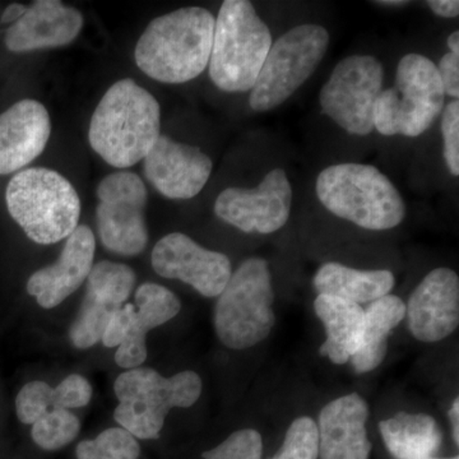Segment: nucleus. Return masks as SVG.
Returning <instances> with one entry per match:
<instances>
[{
	"instance_id": "nucleus-1",
	"label": "nucleus",
	"mask_w": 459,
	"mask_h": 459,
	"mask_svg": "<svg viewBox=\"0 0 459 459\" xmlns=\"http://www.w3.org/2000/svg\"><path fill=\"white\" fill-rule=\"evenodd\" d=\"M161 108L155 96L131 78L117 81L102 96L90 123L91 147L108 165L132 168L155 146Z\"/></svg>"
},
{
	"instance_id": "nucleus-2",
	"label": "nucleus",
	"mask_w": 459,
	"mask_h": 459,
	"mask_svg": "<svg viewBox=\"0 0 459 459\" xmlns=\"http://www.w3.org/2000/svg\"><path fill=\"white\" fill-rule=\"evenodd\" d=\"M216 18L186 7L155 18L135 45L138 68L161 83L180 84L204 74L210 63Z\"/></svg>"
},
{
	"instance_id": "nucleus-3",
	"label": "nucleus",
	"mask_w": 459,
	"mask_h": 459,
	"mask_svg": "<svg viewBox=\"0 0 459 459\" xmlns=\"http://www.w3.org/2000/svg\"><path fill=\"white\" fill-rule=\"evenodd\" d=\"M316 190L329 212L362 229L397 228L406 217L401 193L376 166H329L320 172Z\"/></svg>"
},
{
	"instance_id": "nucleus-4",
	"label": "nucleus",
	"mask_w": 459,
	"mask_h": 459,
	"mask_svg": "<svg viewBox=\"0 0 459 459\" xmlns=\"http://www.w3.org/2000/svg\"><path fill=\"white\" fill-rule=\"evenodd\" d=\"M272 47L264 21L247 0H226L214 22L210 77L225 92H247L255 87Z\"/></svg>"
},
{
	"instance_id": "nucleus-5",
	"label": "nucleus",
	"mask_w": 459,
	"mask_h": 459,
	"mask_svg": "<svg viewBox=\"0 0 459 459\" xmlns=\"http://www.w3.org/2000/svg\"><path fill=\"white\" fill-rule=\"evenodd\" d=\"M5 201L12 219L41 246L68 238L81 217V199L71 181L45 168L26 169L9 181Z\"/></svg>"
},
{
	"instance_id": "nucleus-6",
	"label": "nucleus",
	"mask_w": 459,
	"mask_h": 459,
	"mask_svg": "<svg viewBox=\"0 0 459 459\" xmlns=\"http://www.w3.org/2000/svg\"><path fill=\"white\" fill-rule=\"evenodd\" d=\"M114 419L135 439H156L172 409H188L201 397L202 379L192 370L170 377L150 368H134L117 377Z\"/></svg>"
},
{
	"instance_id": "nucleus-7",
	"label": "nucleus",
	"mask_w": 459,
	"mask_h": 459,
	"mask_svg": "<svg viewBox=\"0 0 459 459\" xmlns=\"http://www.w3.org/2000/svg\"><path fill=\"white\" fill-rule=\"evenodd\" d=\"M444 96L437 65L427 56L407 54L398 63L394 86L377 96L374 129L388 137H419L442 114Z\"/></svg>"
},
{
	"instance_id": "nucleus-8",
	"label": "nucleus",
	"mask_w": 459,
	"mask_h": 459,
	"mask_svg": "<svg viewBox=\"0 0 459 459\" xmlns=\"http://www.w3.org/2000/svg\"><path fill=\"white\" fill-rule=\"evenodd\" d=\"M268 262L247 259L230 277L214 307V329L225 346L246 350L270 336L276 323Z\"/></svg>"
},
{
	"instance_id": "nucleus-9",
	"label": "nucleus",
	"mask_w": 459,
	"mask_h": 459,
	"mask_svg": "<svg viewBox=\"0 0 459 459\" xmlns=\"http://www.w3.org/2000/svg\"><path fill=\"white\" fill-rule=\"evenodd\" d=\"M329 32L320 25L296 26L272 44L255 87L250 108L258 113L273 110L300 89L327 53Z\"/></svg>"
},
{
	"instance_id": "nucleus-10",
	"label": "nucleus",
	"mask_w": 459,
	"mask_h": 459,
	"mask_svg": "<svg viewBox=\"0 0 459 459\" xmlns=\"http://www.w3.org/2000/svg\"><path fill=\"white\" fill-rule=\"evenodd\" d=\"M385 84V66L373 56L341 60L319 92L323 114L353 135L374 131V107Z\"/></svg>"
},
{
	"instance_id": "nucleus-11",
	"label": "nucleus",
	"mask_w": 459,
	"mask_h": 459,
	"mask_svg": "<svg viewBox=\"0 0 459 459\" xmlns=\"http://www.w3.org/2000/svg\"><path fill=\"white\" fill-rule=\"evenodd\" d=\"M96 221L102 246L117 255L133 256L143 252L148 231L144 208L147 189L131 171H117L99 184Z\"/></svg>"
},
{
	"instance_id": "nucleus-12",
	"label": "nucleus",
	"mask_w": 459,
	"mask_h": 459,
	"mask_svg": "<svg viewBox=\"0 0 459 459\" xmlns=\"http://www.w3.org/2000/svg\"><path fill=\"white\" fill-rule=\"evenodd\" d=\"M292 186L282 169H273L255 189L228 188L214 202V213L240 231L272 234L290 219Z\"/></svg>"
},
{
	"instance_id": "nucleus-13",
	"label": "nucleus",
	"mask_w": 459,
	"mask_h": 459,
	"mask_svg": "<svg viewBox=\"0 0 459 459\" xmlns=\"http://www.w3.org/2000/svg\"><path fill=\"white\" fill-rule=\"evenodd\" d=\"M134 283V271L129 265L110 261L93 265L87 277V294L69 329L75 349H90L101 341L108 322L126 305Z\"/></svg>"
},
{
	"instance_id": "nucleus-14",
	"label": "nucleus",
	"mask_w": 459,
	"mask_h": 459,
	"mask_svg": "<svg viewBox=\"0 0 459 459\" xmlns=\"http://www.w3.org/2000/svg\"><path fill=\"white\" fill-rule=\"evenodd\" d=\"M152 268L164 279L188 283L205 298L220 296L232 274L228 255L204 249L181 232H171L156 244Z\"/></svg>"
},
{
	"instance_id": "nucleus-15",
	"label": "nucleus",
	"mask_w": 459,
	"mask_h": 459,
	"mask_svg": "<svg viewBox=\"0 0 459 459\" xmlns=\"http://www.w3.org/2000/svg\"><path fill=\"white\" fill-rule=\"evenodd\" d=\"M212 160L198 147L160 135L143 159L146 179L169 199H190L204 188L212 174Z\"/></svg>"
},
{
	"instance_id": "nucleus-16",
	"label": "nucleus",
	"mask_w": 459,
	"mask_h": 459,
	"mask_svg": "<svg viewBox=\"0 0 459 459\" xmlns=\"http://www.w3.org/2000/svg\"><path fill=\"white\" fill-rule=\"evenodd\" d=\"M409 328L421 342H439L459 325V279L451 268H437L413 290L406 305Z\"/></svg>"
},
{
	"instance_id": "nucleus-17",
	"label": "nucleus",
	"mask_w": 459,
	"mask_h": 459,
	"mask_svg": "<svg viewBox=\"0 0 459 459\" xmlns=\"http://www.w3.org/2000/svg\"><path fill=\"white\" fill-rule=\"evenodd\" d=\"M96 241L92 230L86 225L66 238L59 258L32 274L27 282V291L35 296L44 309H53L68 296L77 291L89 277L95 258Z\"/></svg>"
},
{
	"instance_id": "nucleus-18",
	"label": "nucleus",
	"mask_w": 459,
	"mask_h": 459,
	"mask_svg": "<svg viewBox=\"0 0 459 459\" xmlns=\"http://www.w3.org/2000/svg\"><path fill=\"white\" fill-rule=\"evenodd\" d=\"M50 134V115L36 100H21L0 114V175L31 164L44 152Z\"/></svg>"
},
{
	"instance_id": "nucleus-19",
	"label": "nucleus",
	"mask_w": 459,
	"mask_h": 459,
	"mask_svg": "<svg viewBox=\"0 0 459 459\" xmlns=\"http://www.w3.org/2000/svg\"><path fill=\"white\" fill-rule=\"evenodd\" d=\"M369 406L360 394L329 402L319 413V458L369 459L371 443L367 421Z\"/></svg>"
},
{
	"instance_id": "nucleus-20",
	"label": "nucleus",
	"mask_w": 459,
	"mask_h": 459,
	"mask_svg": "<svg viewBox=\"0 0 459 459\" xmlns=\"http://www.w3.org/2000/svg\"><path fill=\"white\" fill-rule=\"evenodd\" d=\"M82 27L83 16L78 9L57 0H40L9 27L5 45L14 53L65 47L77 39Z\"/></svg>"
},
{
	"instance_id": "nucleus-21",
	"label": "nucleus",
	"mask_w": 459,
	"mask_h": 459,
	"mask_svg": "<svg viewBox=\"0 0 459 459\" xmlns=\"http://www.w3.org/2000/svg\"><path fill=\"white\" fill-rule=\"evenodd\" d=\"M135 309L131 328L117 353L115 361L124 369H134L147 359L146 337L151 329L165 325L181 309L178 296L157 283H143L135 292Z\"/></svg>"
},
{
	"instance_id": "nucleus-22",
	"label": "nucleus",
	"mask_w": 459,
	"mask_h": 459,
	"mask_svg": "<svg viewBox=\"0 0 459 459\" xmlns=\"http://www.w3.org/2000/svg\"><path fill=\"white\" fill-rule=\"evenodd\" d=\"M314 309L327 333V340L319 349L320 356L336 365L346 364L360 347L365 310L361 305L328 295H318Z\"/></svg>"
},
{
	"instance_id": "nucleus-23",
	"label": "nucleus",
	"mask_w": 459,
	"mask_h": 459,
	"mask_svg": "<svg viewBox=\"0 0 459 459\" xmlns=\"http://www.w3.org/2000/svg\"><path fill=\"white\" fill-rule=\"evenodd\" d=\"M313 285L319 295L334 296L360 305L389 295L395 279L391 271H359L329 262L316 271Z\"/></svg>"
},
{
	"instance_id": "nucleus-24",
	"label": "nucleus",
	"mask_w": 459,
	"mask_h": 459,
	"mask_svg": "<svg viewBox=\"0 0 459 459\" xmlns=\"http://www.w3.org/2000/svg\"><path fill=\"white\" fill-rule=\"evenodd\" d=\"M379 430L386 449L395 459L434 457L443 443L439 425L427 413H397L380 421Z\"/></svg>"
},
{
	"instance_id": "nucleus-25",
	"label": "nucleus",
	"mask_w": 459,
	"mask_h": 459,
	"mask_svg": "<svg viewBox=\"0 0 459 459\" xmlns=\"http://www.w3.org/2000/svg\"><path fill=\"white\" fill-rule=\"evenodd\" d=\"M406 316V304L394 295L383 296L365 310V327L358 352L350 359L358 374L369 373L385 361L391 332Z\"/></svg>"
},
{
	"instance_id": "nucleus-26",
	"label": "nucleus",
	"mask_w": 459,
	"mask_h": 459,
	"mask_svg": "<svg viewBox=\"0 0 459 459\" xmlns=\"http://www.w3.org/2000/svg\"><path fill=\"white\" fill-rule=\"evenodd\" d=\"M81 430V422L69 410L48 411L32 424L33 442L45 451H57L74 442Z\"/></svg>"
},
{
	"instance_id": "nucleus-27",
	"label": "nucleus",
	"mask_w": 459,
	"mask_h": 459,
	"mask_svg": "<svg viewBox=\"0 0 459 459\" xmlns=\"http://www.w3.org/2000/svg\"><path fill=\"white\" fill-rule=\"evenodd\" d=\"M141 446L137 439L122 428L102 431L92 440H84L77 446V459H138Z\"/></svg>"
},
{
	"instance_id": "nucleus-28",
	"label": "nucleus",
	"mask_w": 459,
	"mask_h": 459,
	"mask_svg": "<svg viewBox=\"0 0 459 459\" xmlns=\"http://www.w3.org/2000/svg\"><path fill=\"white\" fill-rule=\"evenodd\" d=\"M318 428L313 419L303 416L291 422L282 446L271 459H318Z\"/></svg>"
},
{
	"instance_id": "nucleus-29",
	"label": "nucleus",
	"mask_w": 459,
	"mask_h": 459,
	"mask_svg": "<svg viewBox=\"0 0 459 459\" xmlns=\"http://www.w3.org/2000/svg\"><path fill=\"white\" fill-rule=\"evenodd\" d=\"M262 435L255 429L235 431L216 448L204 453V459H262Z\"/></svg>"
},
{
	"instance_id": "nucleus-30",
	"label": "nucleus",
	"mask_w": 459,
	"mask_h": 459,
	"mask_svg": "<svg viewBox=\"0 0 459 459\" xmlns=\"http://www.w3.org/2000/svg\"><path fill=\"white\" fill-rule=\"evenodd\" d=\"M50 407H53V388L40 380L27 383L16 398L17 416L23 424H35Z\"/></svg>"
},
{
	"instance_id": "nucleus-31",
	"label": "nucleus",
	"mask_w": 459,
	"mask_h": 459,
	"mask_svg": "<svg viewBox=\"0 0 459 459\" xmlns=\"http://www.w3.org/2000/svg\"><path fill=\"white\" fill-rule=\"evenodd\" d=\"M443 156L453 177L459 175V101L449 102L442 111Z\"/></svg>"
},
{
	"instance_id": "nucleus-32",
	"label": "nucleus",
	"mask_w": 459,
	"mask_h": 459,
	"mask_svg": "<svg viewBox=\"0 0 459 459\" xmlns=\"http://www.w3.org/2000/svg\"><path fill=\"white\" fill-rule=\"evenodd\" d=\"M91 397L92 386L89 380L78 374H72L56 388H53V409H80L89 404Z\"/></svg>"
},
{
	"instance_id": "nucleus-33",
	"label": "nucleus",
	"mask_w": 459,
	"mask_h": 459,
	"mask_svg": "<svg viewBox=\"0 0 459 459\" xmlns=\"http://www.w3.org/2000/svg\"><path fill=\"white\" fill-rule=\"evenodd\" d=\"M134 312V305L126 304L119 312L115 314L110 322H108L104 334H102L101 341L104 346L111 349V347L122 344L124 338H126V333L129 332V328H131L133 314Z\"/></svg>"
},
{
	"instance_id": "nucleus-34",
	"label": "nucleus",
	"mask_w": 459,
	"mask_h": 459,
	"mask_svg": "<svg viewBox=\"0 0 459 459\" xmlns=\"http://www.w3.org/2000/svg\"><path fill=\"white\" fill-rule=\"evenodd\" d=\"M440 81H442L444 93L451 98H459V56L452 53L444 54L437 66Z\"/></svg>"
},
{
	"instance_id": "nucleus-35",
	"label": "nucleus",
	"mask_w": 459,
	"mask_h": 459,
	"mask_svg": "<svg viewBox=\"0 0 459 459\" xmlns=\"http://www.w3.org/2000/svg\"><path fill=\"white\" fill-rule=\"evenodd\" d=\"M427 5L439 17L457 18L459 14L457 0H429Z\"/></svg>"
},
{
	"instance_id": "nucleus-36",
	"label": "nucleus",
	"mask_w": 459,
	"mask_h": 459,
	"mask_svg": "<svg viewBox=\"0 0 459 459\" xmlns=\"http://www.w3.org/2000/svg\"><path fill=\"white\" fill-rule=\"evenodd\" d=\"M27 12V7L22 4H11L5 8L2 14L3 23H16Z\"/></svg>"
},
{
	"instance_id": "nucleus-37",
	"label": "nucleus",
	"mask_w": 459,
	"mask_h": 459,
	"mask_svg": "<svg viewBox=\"0 0 459 459\" xmlns=\"http://www.w3.org/2000/svg\"><path fill=\"white\" fill-rule=\"evenodd\" d=\"M449 419H451L453 439L457 446H459V398H455L449 411Z\"/></svg>"
},
{
	"instance_id": "nucleus-38",
	"label": "nucleus",
	"mask_w": 459,
	"mask_h": 459,
	"mask_svg": "<svg viewBox=\"0 0 459 459\" xmlns=\"http://www.w3.org/2000/svg\"><path fill=\"white\" fill-rule=\"evenodd\" d=\"M446 44H448L449 53L455 54V56H459V32L455 31L449 35L448 40H446Z\"/></svg>"
},
{
	"instance_id": "nucleus-39",
	"label": "nucleus",
	"mask_w": 459,
	"mask_h": 459,
	"mask_svg": "<svg viewBox=\"0 0 459 459\" xmlns=\"http://www.w3.org/2000/svg\"><path fill=\"white\" fill-rule=\"evenodd\" d=\"M377 4L382 5H389V7H395V5H406L409 4V2H402V0H398V2H376Z\"/></svg>"
},
{
	"instance_id": "nucleus-40",
	"label": "nucleus",
	"mask_w": 459,
	"mask_h": 459,
	"mask_svg": "<svg viewBox=\"0 0 459 459\" xmlns=\"http://www.w3.org/2000/svg\"><path fill=\"white\" fill-rule=\"evenodd\" d=\"M427 459H459L458 457H453V458H435V457H430V458H427Z\"/></svg>"
}]
</instances>
